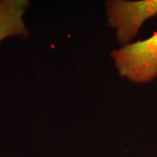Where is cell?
<instances>
[{"instance_id": "obj_1", "label": "cell", "mask_w": 157, "mask_h": 157, "mask_svg": "<svg viewBox=\"0 0 157 157\" xmlns=\"http://www.w3.org/2000/svg\"><path fill=\"white\" fill-rule=\"evenodd\" d=\"M121 77L136 84H147L157 77V31L111 52Z\"/></svg>"}, {"instance_id": "obj_2", "label": "cell", "mask_w": 157, "mask_h": 157, "mask_svg": "<svg viewBox=\"0 0 157 157\" xmlns=\"http://www.w3.org/2000/svg\"><path fill=\"white\" fill-rule=\"evenodd\" d=\"M108 25L116 29L121 45L132 43L143 23L157 15V0H113L105 3Z\"/></svg>"}, {"instance_id": "obj_3", "label": "cell", "mask_w": 157, "mask_h": 157, "mask_svg": "<svg viewBox=\"0 0 157 157\" xmlns=\"http://www.w3.org/2000/svg\"><path fill=\"white\" fill-rule=\"evenodd\" d=\"M29 5L24 0H0V42L9 36L28 37L23 16Z\"/></svg>"}]
</instances>
